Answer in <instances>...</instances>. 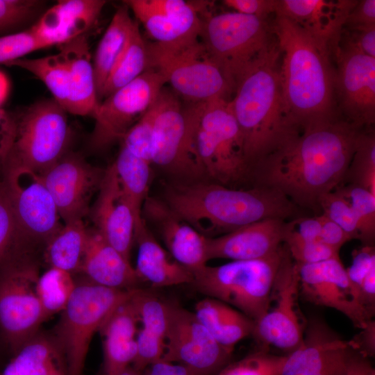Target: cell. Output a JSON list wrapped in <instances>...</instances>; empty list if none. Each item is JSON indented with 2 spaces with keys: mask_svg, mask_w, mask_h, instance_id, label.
<instances>
[{
  "mask_svg": "<svg viewBox=\"0 0 375 375\" xmlns=\"http://www.w3.org/2000/svg\"><path fill=\"white\" fill-rule=\"evenodd\" d=\"M362 131L339 117L309 124L258 162L251 178L278 190L296 206L319 207V197L344 180Z\"/></svg>",
  "mask_w": 375,
  "mask_h": 375,
  "instance_id": "obj_1",
  "label": "cell"
},
{
  "mask_svg": "<svg viewBox=\"0 0 375 375\" xmlns=\"http://www.w3.org/2000/svg\"><path fill=\"white\" fill-rule=\"evenodd\" d=\"M47 375H67V371L65 367H56Z\"/></svg>",
  "mask_w": 375,
  "mask_h": 375,
  "instance_id": "obj_61",
  "label": "cell"
},
{
  "mask_svg": "<svg viewBox=\"0 0 375 375\" xmlns=\"http://www.w3.org/2000/svg\"><path fill=\"white\" fill-rule=\"evenodd\" d=\"M106 1L62 0L49 8L31 29L49 47L85 35L97 21Z\"/></svg>",
  "mask_w": 375,
  "mask_h": 375,
  "instance_id": "obj_25",
  "label": "cell"
},
{
  "mask_svg": "<svg viewBox=\"0 0 375 375\" xmlns=\"http://www.w3.org/2000/svg\"><path fill=\"white\" fill-rule=\"evenodd\" d=\"M279 69L276 44L244 72L230 99L251 172L258 162L284 146L301 129L285 111Z\"/></svg>",
  "mask_w": 375,
  "mask_h": 375,
  "instance_id": "obj_4",
  "label": "cell"
},
{
  "mask_svg": "<svg viewBox=\"0 0 375 375\" xmlns=\"http://www.w3.org/2000/svg\"><path fill=\"white\" fill-rule=\"evenodd\" d=\"M335 92L339 117L359 130L375 122V58L338 47Z\"/></svg>",
  "mask_w": 375,
  "mask_h": 375,
  "instance_id": "obj_17",
  "label": "cell"
},
{
  "mask_svg": "<svg viewBox=\"0 0 375 375\" xmlns=\"http://www.w3.org/2000/svg\"><path fill=\"white\" fill-rule=\"evenodd\" d=\"M142 375H203L179 363L160 360L149 365Z\"/></svg>",
  "mask_w": 375,
  "mask_h": 375,
  "instance_id": "obj_57",
  "label": "cell"
},
{
  "mask_svg": "<svg viewBox=\"0 0 375 375\" xmlns=\"http://www.w3.org/2000/svg\"><path fill=\"white\" fill-rule=\"evenodd\" d=\"M375 26V0L358 1L348 15L344 27L367 28Z\"/></svg>",
  "mask_w": 375,
  "mask_h": 375,
  "instance_id": "obj_54",
  "label": "cell"
},
{
  "mask_svg": "<svg viewBox=\"0 0 375 375\" xmlns=\"http://www.w3.org/2000/svg\"><path fill=\"white\" fill-rule=\"evenodd\" d=\"M285 221L269 218L217 237H206L208 261L216 258L255 260L278 252L283 242Z\"/></svg>",
  "mask_w": 375,
  "mask_h": 375,
  "instance_id": "obj_23",
  "label": "cell"
},
{
  "mask_svg": "<svg viewBox=\"0 0 375 375\" xmlns=\"http://www.w3.org/2000/svg\"><path fill=\"white\" fill-rule=\"evenodd\" d=\"M117 375H142V373L135 370L131 365L123 370Z\"/></svg>",
  "mask_w": 375,
  "mask_h": 375,
  "instance_id": "obj_60",
  "label": "cell"
},
{
  "mask_svg": "<svg viewBox=\"0 0 375 375\" xmlns=\"http://www.w3.org/2000/svg\"><path fill=\"white\" fill-rule=\"evenodd\" d=\"M133 297L141 328L138 331L137 353L131 366L142 373L163 356L169 303L140 288L135 289Z\"/></svg>",
  "mask_w": 375,
  "mask_h": 375,
  "instance_id": "obj_28",
  "label": "cell"
},
{
  "mask_svg": "<svg viewBox=\"0 0 375 375\" xmlns=\"http://www.w3.org/2000/svg\"><path fill=\"white\" fill-rule=\"evenodd\" d=\"M80 271L88 281L119 290L136 288L139 280L130 260L96 229L88 230Z\"/></svg>",
  "mask_w": 375,
  "mask_h": 375,
  "instance_id": "obj_27",
  "label": "cell"
},
{
  "mask_svg": "<svg viewBox=\"0 0 375 375\" xmlns=\"http://www.w3.org/2000/svg\"><path fill=\"white\" fill-rule=\"evenodd\" d=\"M133 290L110 314L99 329L103 361L99 375H117L131 366L137 353L138 314Z\"/></svg>",
  "mask_w": 375,
  "mask_h": 375,
  "instance_id": "obj_26",
  "label": "cell"
},
{
  "mask_svg": "<svg viewBox=\"0 0 375 375\" xmlns=\"http://www.w3.org/2000/svg\"><path fill=\"white\" fill-rule=\"evenodd\" d=\"M17 131V120L0 108V174L2 175L12 151Z\"/></svg>",
  "mask_w": 375,
  "mask_h": 375,
  "instance_id": "obj_53",
  "label": "cell"
},
{
  "mask_svg": "<svg viewBox=\"0 0 375 375\" xmlns=\"http://www.w3.org/2000/svg\"><path fill=\"white\" fill-rule=\"evenodd\" d=\"M24 69L40 78L53 99L65 110L69 96V71L63 56L57 54L38 58H19L6 64Z\"/></svg>",
  "mask_w": 375,
  "mask_h": 375,
  "instance_id": "obj_37",
  "label": "cell"
},
{
  "mask_svg": "<svg viewBox=\"0 0 375 375\" xmlns=\"http://www.w3.org/2000/svg\"><path fill=\"white\" fill-rule=\"evenodd\" d=\"M60 367L66 369L53 338L37 333L13 354L0 375H47Z\"/></svg>",
  "mask_w": 375,
  "mask_h": 375,
  "instance_id": "obj_34",
  "label": "cell"
},
{
  "mask_svg": "<svg viewBox=\"0 0 375 375\" xmlns=\"http://www.w3.org/2000/svg\"><path fill=\"white\" fill-rule=\"evenodd\" d=\"M40 1L33 0H0V32L13 28L30 17Z\"/></svg>",
  "mask_w": 375,
  "mask_h": 375,
  "instance_id": "obj_48",
  "label": "cell"
},
{
  "mask_svg": "<svg viewBox=\"0 0 375 375\" xmlns=\"http://www.w3.org/2000/svg\"><path fill=\"white\" fill-rule=\"evenodd\" d=\"M222 2L235 12L267 18L276 13L278 0H224Z\"/></svg>",
  "mask_w": 375,
  "mask_h": 375,
  "instance_id": "obj_52",
  "label": "cell"
},
{
  "mask_svg": "<svg viewBox=\"0 0 375 375\" xmlns=\"http://www.w3.org/2000/svg\"><path fill=\"white\" fill-rule=\"evenodd\" d=\"M133 289H115L88 281L76 283L53 338L64 357L67 375H83L94 334Z\"/></svg>",
  "mask_w": 375,
  "mask_h": 375,
  "instance_id": "obj_8",
  "label": "cell"
},
{
  "mask_svg": "<svg viewBox=\"0 0 375 375\" xmlns=\"http://www.w3.org/2000/svg\"><path fill=\"white\" fill-rule=\"evenodd\" d=\"M165 84L159 72L147 69L100 101L92 117L95 120L91 137L92 146L104 149L122 140L156 102Z\"/></svg>",
  "mask_w": 375,
  "mask_h": 375,
  "instance_id": "obj_15",
  "label": "cell"
},
{
  "mask_svg": "<svg viewBox=\"0 0 375 375\" xmlns=\"http://www.w3.org/2000/svg\"><path fill=\"white\" fill-rule=\"evenodd\" d=\"M358 352L319 317L307 320L303 340L287 358L281 375H344Z\"/></svg>",
  "mask_w": 375,
  "mask_h": 375,
  "instance_id": "obj_18",
  "label": "cell"
},
{
  "mask_svg": "<svg viewBox=\"0 0 375 375\" xmlns=\"http://www.w3.org/2000/svg\"><path fill=\"white\" fill-rule=\"evenodd\" d=\"M344 375H375V369L369 358L357 353Z\"/></svg>",
  "mask_w": 375,
  "mask_h": 375,
  "instance_id": "obj_58",
  "label": "cell"
},
{
  "mask_svg": "<svg viewBox=\"0 0 375 375\" xmlns=\"http://www.w3.org/2000/svg\"><path fill=\"white\" fill-rule=\"evenodd\" d=\"M147 33L157 44L168 47L186 45L199 40L201 14L203 9H194L178 15H164L145 8L139 0L124 1Z\"/></svg>",
  "mask_w": 375,
  "mask_h": 375,
  "instance_id": "obj_31",
  "label": "cell"
},
{
  "mask_svg": "<svg viewBox=\"0 0 375 375\" xmlns=\"http://www.w3.org/2000/svg\"><path fill=\"white\" fill-rule=\"evenodd\" d=\"M194 310L215 340L228 349L233 351L238 342L253 333V319L219 300L206 297L196 303Z\"/></svg>",
  "mask_w": 375,
  "mask_h": 375,
  "instance_id": "obj_32",
  "label": "cell"
},
{
  "mask_svg": "<svg viewBox=\"0 0 375 375\" xmlns=\"http://www.w3.org/2000/svg\"><path fill=\"white\" fill-rule=\"evenodd\" d=\"M155 110L152 106L126 131L122 146L151 164Z\"/></svg>",
  "mask_w": 375,
  "mask_h": 375,
  "instance_id": "obj_44",
  "label": "cell"
},
{
  "mask_svg": "<svg viewBox=\"0 0 375 375\" xmlns=\"http://www.w3.org/2000/svg\"><path fill=\"white\" fill-rule=\"evenodd\" d=\"M1 184L28 247L46 243L62 227L54 200L40 174L8 160Z\"/></svg>",
  "mask_w": 375,
  "mask_h": 375,
  "instance_id": "obj_14",
  "label": "cell"
},
{
  "mask_svg": "<svg viewBox=\"0 0 375 375\" xmlns=\"http://www.w3.org/2000/svg\"><path fill=\"white\" fill-rule=\"evenodd\" d=\"M272 33L280 51L283 103L290 121L302 128L338 117L335 92V53L288 18L274 15Z\"/></svg>",
  "mask_w": 375,
  "mask_h": 375,
  "instance_id": "obj_2",
  "label": "cell"
},
{
  "mask_svg": "<svg viewBox=\"0 0 375 375\" xmlns=\"http://www.w3.org/2000/svg\"><path fill=\"white\" fill-rule=\"evenodd\" d=\"M199 40L224 73L233 92L244 72L277 44L268 17L235 11L207 12L201 18Z\"/></svg>",
  "mask_w": 375,
  "mask_h": 375,
  "instance_id": "obj_5",
  "label": "cell"
},
{
  "mask_svg": "<svg viewBox=\"0 0 375 375\" xmlns=\"http://www.w3.org/2000/svg\"><path fill=\"white\" fill-rule=\"evenodd\" d=\"M91 215L95 228L130 260L136 219L112 164L105 171Z\"/></svg>",
  "mask_w": 375,
  "mask_h": 375,
  "instance_id": "obj_21",
  "label": "cell"
},
{
  "mask_svg": "<svg viewBox=\"0 0 375 375\" xmlns=\"http://www.w3.org/2000/svg\"><path fill=\"white\" fill-rule=\"evenodd\" d=\"M67 111L54 99L37 102L17 121L8 160L43 173L65 154L70 138ZM7 160V161H8Z\"/></svg>",
  "mask_w": 375,
  "mask_h": 375,
  "instance_id": "obj_12",
  "label": "cell"
},
{
  "mask_svg": "<svg viewBox=\"0 0 375 375\" xmlns=\"http://www.w3.org/2000/svg\"><path fill=\"white\" fill-rule=\"evenodd\" d=\"M334 190L348 201L358 220L360 240L373 245L375 238V195L366 189L349 183Z\"/></svg>",
  "mask_w": 375,
  "mask_h": 375,
  "instance_id": "obj_41",
  "label": "cell"
},
{
  "mask_svg": "<svg viewBox=\"0 0 375 375\" xmlns=\"http://www.w3.org/2000/svg\"><path fill=\"white\" fill-rule=\"evenodd\" d=\"M69 71V96L66 111L93 117L99 101L85 35L58 46Z\"/></svg>",
  "mask_w": 375,
  "mask_h": 375,
  "instance_id": "obj_29",
  "label": "cell"
},
{
  "mask_svg": "<svg viewBox=\"0 0 375 375\" xmlns=\"http://www.w3.org/2000/svg\"><path fill=\"white\" fill-rule=\"evenodd\" d=\"M299 297L297 265L287 249L283 248L269 308L261 318L254 322L251 335L259 347H274L288 354L299 346L307 322L299 306Z\"/></svg>",
  "mask_w": 375,
  "mask_h": 375,
  "instance_id": "obj_13",
  "label": "cell"
},
{
  "mask_svg": "<svg viewBox=\"0 0 375 375\" xmlns=\"http://www.w3.org/2000/svg\"><path fill=\"white\" fill-rule=\"evenodd\" d=\"M233 351L215 340L194 312L169 303L161 360L184 365L203 375H216L231 361Z\"/></svg>",
  "mask_w": 375,
  "mask_h": 375,
  "instance_id": "obj_16",
  "label": "cell"
},
{
  "mask_svg": "<svg viewBox=\"0 0 375 375\" xmlns=\"http://www.w3.org/2000/svg\"><path fill=\"white\" fill-rule=\"evenodd\" d=\"M75 285L72 274L58 269L50 267L40 276L38 294L49 317L64 309Z\"/></svg>",
  "mask_w": 375,
  "mask_h": 375,
  "instance_id": "obj_40",
  "label": "cell"
},
{
  "mask_svg": "<svg viewBox=\"0 0 375 375\" xmlns=\"http://www.w3.org/2000/svg\"><path fill=\"white\" fill-rule=\"evenodd\" d=\"M194 140L206 176L213 182L228 186L251 177L230 100L203 103L195 122Z\"/></svg>",
  "mask_w": 375,
  "mask_h": 375,
  "instance_id": "obj_10",
  "label": "cell"
},
{
  "mask_svg": "<svg viewBox=\"0 0 375 375\" xmlns=\"http://www.w3.org/2000/svg\"><path fill=\"white\" fill-rule=\"evenodd\" d=\"M104 171L80 156L68 154L41 174L65 223L83 219L88 212L90 199L98 191Z\"/></svg>",
  "mask_w": 375,
  "mask_h": 375,
  "instance_id": "obj_20",
  "label": "cell"
},
{
  "mask_svg": "<svg viewBox=\"0 0 375 375\" xmlns=\"http://www.w3.org/2000/svg\"><path fill=\"white\" fill-rule=\"evenodd\" d=\"M26 251H29L28 247L0 182V267L13 256Z\"/></svg>",
  "mask_w": 375,
  "mask_h": 375,
  "instance_id": "obj_43",
  "label": "cell"
},
{
  "mask_svg": "<svg viewBox=\"0 0 375 375\" xmlns=\"http://www.w3.org/2000/svg\"><path fill=\"white\" fill-rule=\"evenodd\" d=\"M375 195V135L374 129L362 131L344 178Z\"/></svg>",
  "mask_w": 375,
  "mask_h": 375,
  "instance_id": "obj_39",
  "label": "cell"
},
{
  "mask_svg": "<svg viewBox=\"0 0 375 375\" xmlns=\"http://www.w3.org/2000/svg\"><path fill=\"white\" fill-rule=\"evenodd\" d=\"M320 230L319 215L298 217L291 222H285L283 242L290 240H319Z\"/></svg>",
  "mask_w": 375,
  "mask_h": 375,
  "instance_id": "obj_51",
  "label": "cell"
},
{
  "mask_svg": "<svg viewBox=\"0 0 375 375\" xmlns=\"http://www.w3.org/2000/svg\"><path fill=\"white\" fill-rule=\"evenodd\" d=\"M357 1L278 0L275 14L294 22L335 53L346 19Z\"/></svg>",
  "mask_w": 375,
  "mask_h": 375,
  "instance_id": "obj_24",
  "label": "cell"
},
{
  "mask_svg": "<svg viewBox=\"0 0 375 375\" xmlns=\"http://www.w3.org/2000/svg\"><path fill=\"white\" fill-rule=\"evenodd\" d=\"M46 48L30 28L0 37V64L22 58L25 55Z\"/></svg>",
  "mask_w": 375,
  "mask_h": 375,
  "instance_id": "obj_46",
  "label": "cell"
},
{
  "mask_svg": "<svg viewBox=\"0 0 375 375\" xmlns=\"http://www.w3.org/2000/svg\"><path fill=\"white\" fill-rule=\"evenodd\" d=\"M147 42L135 22L127 46L104 85L100 101L138 78L147 69Z\"/></svg>",
  "mask_w": 375,
  "mask_h": 375,
  "instance_id": "obj_38",
  "label": "cell"
},
{
  "mask_svg": "<svg viewBox=\"0 0 375 375\" xmlns=\"http://www.w3.org/2000/svg\"><path fill=\"white\" fill-rule=\"evenodd\" d=\"M338 47L350 48L375 58V26L361 28L344 27Z\"/></svg>",
  "mask_w": 375,
  "mask_h": 375,
  "instance_id": "obj_50",
  "label": "cell"
},
{
  "mask_svg": "<svg viewBox=\"0 0 375 375\" xmlns=\"http://www.w3.org/2000/svg\"><path fill=\"white\" fill-rule=\"evenodd\" d=\"M284 243L290 256L298 264H312L340 257V251L319 240H290Z\"/></svg>",
  "mask_w": 375,
  "mask_h": 375,
  "instance_id": "obj_47",
  "label": "cell"
},
{
  "mask_svg": "<svg viewBox=\"0 0 375 375\" xmlns=\"http://www.w3.org/2000/svg\"><path fill=\"white\" fill-rule=\"evenodd\" d=\"M148 66L159 72L172 91L186 103L230 100L233 89L199 40L168 47L147 43Z\"/></svg>",
  "mask_w": 375,
  "mask_h": 375,
  "instance_id": "obj_9",
  "label": "cell"
},
{
  "mask_svg": "<svg viewBox=\"0 0 375 375\" xmlns=\"http://www.w3.org/2000/svg\"><path fill=\"white\" fill-rule=\"evenodd\" d=\"M29 252L13 256L0 267V333L13 354L49 318L38 294V265Z\"/></svg>",
  "mask_w": 375,
  "mask_h": 375,
  "instance_id": "obj_11",
  "label": "cell"
},
{
  "mask_svg": "<svg viewBox=\"0 0 375 375\" xmlns=\"http://www.w3.org/2000/svg\"><path fill=\"white\" fill-rule=\"evenodd\" d=\"M319 218L321 222L319 241L340 251L345 243L351 240L340 226L325 215L321 214Z\"/></svg>",
  "mask_w": 375,
  "mask_h": 375,
  "instance_id": "obj_55",
  "label": "cell"
},
{
  "mask_svg": "<svg viewBox=\"0 0 375 375\" xmlns=\"http://www.w3.org/2000/svg\"><path fill=\"white\" fill-rule=\"evenodd\" d=\"M135 22L126 6L119 7L99 42L92 65L99 102L104 85L127 46Z\"/></svg>",
  "mask_w": 375,
  "mask_h": 375,
  "instance_id": "obj_33",
  "label": "cell"
},
{
  "mask_svg": "<svg viewBox=\"0 0 375 375\" xmlns=\"http://www.w3.org/2000/svg\"><path fill=\"white\" fill-rule=\"evenodd\" d=\"M283 248L269 256L206 265L194 272L192 285L207 297L219 300L254 322L267 311Z\"/></svg>",
  "mask_w": 375,
  "mask_h": 375,
  "instance_id": "obj_6",
  "label": "cell"
},
{
  "mask_svg": "<svg viewBox=\"0 0 375 375\" xmlns=\"http://www.w3.org/2000/svg\"><path fill=\"white\" fill-rule=\"evenodd\" d=\"M356 351L360 355L371 358L375 355V321L369 320L360 329V332L351 339Z\"/></svg>",
  "mask_w": 375,
  "mask_h": 375,
  "instance_id": "obj_56",
  "label": "cell"
},
{
  "mask_svg": "<svg viewBox=\"0 0 375 375\" xmlns=\"http://www.w3.org/2000/svg\"><path fill=\"white\" fill-rule=\"evenodd\" d=\"M9 81L7 76L0 71V106L6 99L9 92Z\"/></svg>",
  "mask_w": 375,
  "mask_h": 375,
  "instance_id": "obj_59",
  "label": "cell"
},
{
  "mask_svg": "<svg viewBox=\"0 0 375 375\" xmlns=\"http://www.w3.org/2000/svg\"><path fill=\"white\" fill-rule=\"evenodd\" d=\"M202 104L183 103L165 87L154 103L151 165L188 183L206 176L194 140L195 122Z\"/></svg>",
  "mask_w": 375,
  "mask_h": 375,
  "instance_id": "obj_7",
  "label": "cell"
},
{
  "mask_svg": "<svg viewBox=\"0 0 375 375\" xmlns=\"http://www.w3.org/2000/svg\"><path fill=\"white\" fill-rule=\"evenodd\" d=\"M297 265L300 296L306 301L340 312L359 329L373 319L360 306L340 257Z\"/></svg>",
  "mask_w": 375,
  "mask_h": 375,
  "instance_id": "obj_19",
  "label": "cell"
},
{
  "mask_svg": "<svg viewBox=\"0 0 375 375\" xmlns=\"http://www.w3.org/2000/svg\"><path fill=\"white\" fill-rule=\"evenodd\" d=\"M155 226L169 255L192 274L207 265L206 237L176 214L162 200L148 196L142 215Z\"/></svg>",
  "mask_w": 375,
  "mask_h": 375,
  "instance_id": "obj_22",
  "label": "cell"
},
{
  "mask_svg": "<svg viewBox=\"0 0 375 375\" xmlns=\"http://www.w3.org/2000/svg\"><path fill=\"white\" fill-rule=\"evenodd\" d=\"M375 267V249L374 245H363L352 253V263L346 269L348 278L358 299V290L363 280Z\"/></svg>",
  "mask_w": 375,
  "mask_h": 375,
  "instance_id": "obj_49",
  "label": "cell"
},
{
  "mask_svg": "<svg viewBox=\"0 0 375 375\" xmlns=\"http://www.w3.org/2000/svg\"><path fill=\"white\" fill-rule=\"evenodd\" d=\"M164 197L176 214L206 238L266 219L285 220L297 209L278 190L258 184L237 190L213 181L177 183L166 186Z\"/></svg>",
  "mask_w": 375,
  "mask_h": 375,
  "instance_id": "obj_3",
  "label": "cell"
},
{
  "mask_svg": "<svg viewBox=\"0 0 375 375\" xmlns=\"http://www.w3.org/2000/svg\"><path fill=\"white\" fill-rule=\"evenodd\" d=\"M322 214L340 226L352 239H360L358 220L350 203L333 190L322 195L318 201Z\"/></svg>",
  "mask_w": 375,
  "mask_h": 375,
  "instance_id": "obj_45",
  "label": "cell"
},
{
  "mask_svg": "<svg viewBox=\"0 0 375 375\" xmlns=\"http://www.w3.org/2000/svg\"><path fill=\"white\" fill-rule=\"evenodd\" d=\"M286 358L259 347L242 358L231 361L216 375H281Z\"/></svg>",
  "mask_w": 375,
  "mask_h": 375,
  "instance_id": "obj_42",
  "label": "cell"
},
{
  "mask_svg": "<svg viewBox=\"0 0 375 375\" xmlns=\"http://www.w3.org/2000/svg\"><path fill=\"white\" fill-rule=\"evenodd\" d=\"M134 241L138 245L134 268L140 282H147L153 288L192 283V274L170 258L147 228L144 219L135 230Z\"/></svg>",
  "mask_w": 375,
  "mask_h": 375,
  "instance_id": "obj_30",
  "label": "cell"
},
{
  "mask_svg": "<svg viewBox=\"0 0 375 375\" xmlns=\"http://www.w3.org/2000/svg\"><path fill=\"white\" fill-rule=\"evenodd\" d=\"M112 165L122 189L134 212L136 229L144 221L142 209L149 196L151 164L134 156L122 146Z\"/></svg>",
  "mask_w": 375,
  "mask_h": 375,
  "instance_id": "obj_36",
  "label": "cell"
},
{
  "mask_svg": "<svg viewBox=\"0 0 375 375\" xmlns=\"http://www.w3.org/2000/svg\"><path fill=\"white\" fill-rule=\"evenodd\" d=\"M88 234L83 219L65 223L45 244L44 256L49 267L71 274L80 271Z\"/></svg>",
  "mask_w": 375,
  "mask_h": 375,
  "instance_id": "obj_35",
  "label": "cell"
}]
</instances>
